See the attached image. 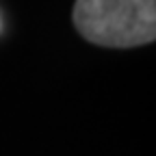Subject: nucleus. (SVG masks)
Instances as JSON below:
<instances>
[{"label":"nucleus","mask_w":156,"mask_h":156,"mask_svg":"<svg viewBox=\"0 0 156 156\" xmlns=\"http://www.w3.org/2000/svg\"><path fill=\"white\" fill-rule=\"evenodd\" d=\"M72 20L87 41L136 48L156 39V0H76Z\"/></svg>","instance_id":"1"}]
</instances>
